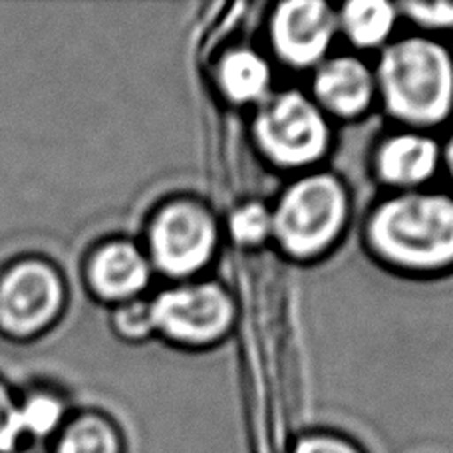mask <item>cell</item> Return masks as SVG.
Returning <instances> with one entry per match:
<instances>
[{"mask_svg": "<svg viewBox=\"0 0 453 453\" xmlns=\"http://www.w3.org/2000/svg\"><path fill=\"white\" fill-rule=\"evenodd\" d=\"M438 165V145L430 137L400 135L380 151L378 167L386 181L414 185L427 180Z\"/></svg>", "mask_w": 453, "mask_h": 453, "instance_id": "obj_11", "label": "cell"}, {"mask_svg": "<svg viewBox=\"0 0 453 453\" xmlns=\"http://www.w3.org/2000/svg\"><path fill=\"white\" fill-rule=\"evenodd\" d=\"M269 82V64L250 50L231 52L221 64V86L233 102L245 104L263 98Z\"/></svg>", "mask_w": 453, "mask_h": 453, "instance_id": "obj_13", "label": "cell"}, {"mask_svg": "<svg viewBox=\"0 0 453 453\" xmlns=\"http://www.w3.org/2000/svg\"><path fill=\"white\" fill-rule=\"evenodd\" d=\"M257 140L282 165H304L326 150L325 118L311 100L298 92H285L261 110L255 124Z\"/></svg>", "mask_w": 453, "mask_h": 453, "instance_id": "obj_4", "label": "cell"}, {"mask_svg": "<svg viewBox=\"0 0 453 453\" xmlns=\"http://www.w3.org/2000/svg\"><path fill=\"white\" fill-rule=\"evenodd\" d=\"M54 453H124V446L110 419L84 414L64 424L56 435Z\"/></svg>", "mask_w": 453, "mask_h": 453, "instance_id": "obj_12", "label": "cell"}, {"mask_svg": "<svg viewBox=\"0 0 453 453\" xmlns=\"http://www.w3.org/2000/svg\"><path fill=\"white\" fill-rule=\"evenodd\" d=\"M64 403L56 395L36 394L16 408V424L22 443L54 438L64 427Z\"/></svg>", "mask_w": 453, "mask_h": 453, "instance_id": "obj_15", "label": "cell"}, {"mask_svg": "<svg viewBox=\"0 0 453 453\" xmlns=\"http://www.w3.org/2000/svg\"><path fill=\"white\" fill-rule=\"evenodd\" d=\"M153 325L185 342H207L221 336L233 320V303L217 285L183 287L151 303Z\"/></svg>", "mask_w": 453, "mask_h": 453, "instance_id": "obj_7", "label": "cell"}, {"mask_svg": "<svg viewBox=\"0 0 453 453\" xmlns=\"http://www.w3.org/2000/svg\"><path fill=\"white\" fill-rule=\"evenodd\" d=\"M370 239L390 261L434 269L453 261V199L406 196L384 203L372 217Z\"/></svg>", "mask_w": 453, "mask_h": 453, "instance_id": "obj_2", "label": "cell"}, {"mask_svg": "<svg viewBox=\"0 0 453 453\" xmlns=\"http://www.w3.org/2000/svg\"><path fill=\"white\" fill-rule=\"evenodd\" d=\"M116 325L119 333L126 336H145L150 334L156 325H153V314H151V304L145 303H129L121 306L116 314Z\"/></svg>", "mask_w": 453, "mask_h": 453, "instance_id": "obj_18", "label": "cell"}, {"mask_svg": "<svg viewBox=\"0 0 453 453\" xmlns=\"http://www.w3.org/2000/svg\"><path fill=\"white\" fill-rule=\"evenodd\" d=\"M394 6L382 0H356L342 11V24L356 44L376 46L394 27Z\"/></svg>", "mask_w": 453, "mask_h": 453, "instance_id": "obj_14", "label": "cell"}, {"mask_svg": "<svg viewBox=\"0 0 453 453\" xmlns=\"http://www.w3.org/2000/svg\"><path fill=\"white\" fill-rule=\"evenodd\" d=\"M314 92L338 116H356L372 100V76L356 58L326 62L314 80Z\"/></svg>", "mask_w": 453, "mask_h": 453, "instance_id": "obj_10", "label": "cell"}, {"mask_svg": "<svg viewBox=\"0 0 453 453\" xmlns=\"http://www.w3.org/2000/svg\"><path fill=\"white\" fill-rule=\"evenodd\" d=\"M346 217V196L328 175L293 185L273 215V231L282 249L295 257H312L333 241Z\"/></svg>", "mask_w": 453, "mask_h": 453, "instance_id": "obj_3", "label": "cell"}, {"mask_svg": "<svg viewBox=\"0 0 453 453\" xmlns=\"http://www.w3.org/2000/svg\"><path fill=\"white\" fill-rule=\"evenodd\" d=\"M380 86L388 108L411 124H434L453 102V66L440 44L410 38L388 48L380 62Z\"/></svg>", "mask_w": 453, "mask_h": 453, "instance_id": "obj_1", "label": "cell"}, {"mask_svg": "<svg viewBox=\"0 0 453 453\" xmlns=\"http://www.w3.org/2000/svg\"><path fill=\"white\" fill-rule=\"evenodd\" d=\"M273 231V215L263 205L250 203L231 217L233 237L245 245H255Z\"/></svg>", "mask_w": 453, "mask_h": 453, "instance_id": "obj_16", "label": "cell"}, {"mask_svg": "<svg viewBox=\"0 0 453 453\" xmlns=\"http://www.w3.org/2000/svg\"><path fill=\"white\" fill-rule=\"evenodd\" d=\"M64 306V285L50 265L24 261L0 279V326L8 334L42 333Z\"/></svg>", "mask_w": 453, "mask_h": 453, "instance_id": "obj_5", "label": "cell"}, {"mask_svg": "<svg viewBox=\"0 0 453 453\" xmlns=\"http://www.w3.org/2000/svg\"><path fill=\"white\" fill-rule=\"evenodd\" d=\"M406 11L411 19L426 27H453V3H410Z\"/></svg>", "mask_w": 453, "mask_h": 453, "instance_id": "obj_19", "label": "cell"}, {"mask_svg": "<svg viewBox=\"0 0 453 453\" xmlns=\"http://www.w3.org/2000/svg\"><path fill=\"white\" fill-rule=\"evenodd\" d=\"M217 231L203 207L169 205L151 226L153 261L167 274H189L211 258Z\"/></svg>", "mask_w": 453, "mask_h": 453, "instance_id": "obj_6", "label": "cell"}, {"mask_svg": "<svg viewBox=\"0 0 453 453\" xmlns=\"http://www.w3.org/2000/svg\"><path fill=\"white\" fill-rule=\"evenodd\" d=\"M90 282L96 293L110 301H124L145 287L150 269L143 255L132 242H110L94 255L90 263Z\"/></svg>", "mask_w": 453, "mask_h": 453, "instance_id": "obj_9", "label": "cell"}, {"mask_svg": "<svg viewBox=\"0 0 453 453\" xmlns=\"http://www.w3.org/2000/svg\"><path fill=\"white\" fill-rule=\"evenodd\" d=\"M295 453H360V451L342 440L317 435V438L303 440L296 446Z\"/></svg>", "mask_w": 453, "mask_h": 453, "instance_id": "obj_20", "label": "cell"}, {"mask_svg": "<svg viewBox=\"0 0 453 453\" xmlns=\"http://www.w3.org/2000/svg\"><path fill=\"white\" fill-rule=\"evenodd\" d=\"M334 35V14L325 3L293 0L279 6L273 40L279 54L293 66H311L325 56Z\"/></svg>", "mask_w": 453, "mask_h": 453, "instance_id": "obj_8", "label": "cell"}, {"mask_svg": "<svg viewBox=\"0 0 453 453\" xmlns=\"http://www.w3.org/2000/svg\"><path fill=\"white\" fill-rule=\"evenodd\" d=\"M449 167H451V172H453V140L449 143Z\"/></svg>", "mask_w": 453, "mask_h": 453, "instance_id": "obj_21", "label": "cell"}, {"mask_svg": "<svg viewBox=\"0 0 453 453\" xmlns=\"http://www.w3.org/2000/svg\"><path fill=\"white\" fill-rule=\"evenodd\" d=\"M16 408L19 403L0 384V453H16L22 446L19 424H16Z\"/></svg>", "mask_w": 453, "mask_h": 453, "instance_id": "obj_17", "label": "cell"}]
</instances>
